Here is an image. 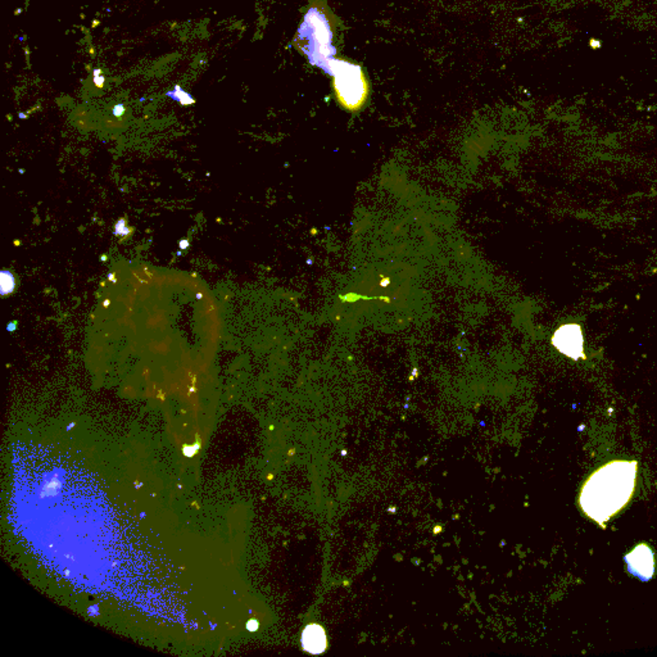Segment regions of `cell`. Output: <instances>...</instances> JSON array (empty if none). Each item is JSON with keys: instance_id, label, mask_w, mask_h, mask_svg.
I'll use <instances>...</instances> for the list:
<instances>
[{"instance_id": "6da1fadb", "label": "cell", "mask_w": 657, "mask_h": 657, "mask_svg": "<svg viewBox=\"0 0 657 657\" xmlns=\"http://www.w3.org/2000/svg\"><path fill=\"white\" fill-rule=\"evenodd\" d=\"M637 470V461L624 459L611 461L596 470L580 492L579 504L583 513L604 526L629 504L636 488Z\"/></svg>"}, {"instance_id": "5b68a950", "label": "cell", "mask_w": 657, "mask_h": 657, "mask_svg": "<svg viewBox=\"0 0 657 657\" xmlns=\"http://www.w3.org/2000/svg\"><path fill=\"white\" fill-rule=\"evenodd\" d=\"M627 570L630 575L638 578L640 582H649L655 574V556L646 543H640L625 555Z\"/></svg>"}, {"instance_id": "52a82bcc", "label": "cell", "mask_w": 657, "mask_h": 657, "mask_svg": "<svg viewBox=\"0 0 657 657\" xmlns=\"http://www.w3.org/2000/svg\"><path fill=\"white\" fill-rule=\"evenodd\" d=\"M166 95H167L170 99L180 103L181 106H191V104L196 103V99L190 95L189 93L184 91L179 85H176L173 91H167Z\"/></svg>"}, {"instance_id": "277c9868", "label": "cell", "mask_w": 657, "mask_h": 657, "mask_svg": "<svg viewBox=\"0 0 657 657\" xmlns=\"http://www.w3.org/2000/svg\"><path fill=\"white\" fill-rule=\"evenodd\" d=\"M553 345L558 351L573 360L584 359V339L580 327L575 324L561 326L552 338Z\"/></svg>"}, {"instance_id": "9c48e42d", "label": "cell", "mask_w": 657, "mask_h": 657, "mask_svg": "<svg viewBox=\"0 0 657 657\" xmlns=\"http://www.w3.org/2000/svg\"><path fill=\"white\" fill-rule=\"evenodd\" d=\"M104 82H106V80H104V76H103V75H100V76H94V84H95V86H97V88H103Z\"/></svg>"}, {"instance_id": "8992f818", "label": "cell", "mask_w": 657, "mask_h": 657, "mask_svg": "<svg viewBox=\"0 0 657 657\" xmlns=\"http://www.w3.org/2000/svg\"><path fill=\"white\" fill-rule=\"evenodd\" d=\"M326 634L323 627L317 624H310L302 633V646L307 652L311 654H323L326 649Z\"/></svg>"}, {"instance_id": "7a4b0ae2", "label": "cell", "mask_w": 657, "mask_h": 657, "mask_svg": "<svg viewBox=\"0 0 657 657\" xmlns=\"http://www.w3.org/2000/svg\"><path fill=\"white\" fill-rule=\"evenodd\" d=\"M334 35L335 17L333 13L326 1L315 0L303 16L293 46L306 55L310 64L330 75L332 64L336 59Z\"/></svg>"}, {"instance_id": "30bf717a", "label": "cell", "mask_w": 657, "mask_h": 657, "mask_svg": "<svg viewBox=\"0 0 657 657\" xmlns=\"http://www.w3.org/2000/svg\"><path fill=\"white\" fill-rule=\"evenodd\" d=\"M124 112H125V107H124V104H117V106L113 108V113H115V116H121Z\"/></svg>"}, {"instance_id": "3957f363", "label": "cell", "mask_w": 657, "mask_h": 657, "mask_svg": "<svg viewBox=\"0 0 657 657\" xmlns=\"http://www.w3.org/2000/svg\"><path fill=\"white\" fill-rule=\"evenodd\" d=\"M338 103L350 112L360 111L369 97V82L360 64L336 58L330 67Z\"/></svg>"}, {"instance_id": "7c38bea8", "label": "cell", "mask_w": 657, "mask_h": 657, "mask_svg": "<svg viewBox=\"0 0 657 657\" xmlns=\"http://www.w3.org/2000/svg\"><path fill=\"white\" fill-rule=\"evenodd\" d=\"M184 247H188V243H181V248H184Z\"/></svg>"}, {"instance_id": "ba28073f", "label": "cell", "mask_w": 657, "mask_h": 657, "mask_svg": "<svg viewBox=\"0 0 657 657\" xmlns=\"http://www.w3.org/2000/svg\"><path fill=\"white\" fill-rule=\"evenodd\" d=\"M0 281H1L0 283V290H1L3 296L10 294L15 290L16 281H15V276L10 274V271H3L0 274Z\"/></svg>"}, {"instance_id": "8fae6325", "label": "cell", "mask_w": 657, "mask_h": 657, "mask_svg": "<svg viewBox=\"0 0 657 657\" xmlns=\"http://www.w3.org/2000/svg\"><path fill=\"white\" fill-rule=\"evenodd\" d=\"M100 75H102V70H99V68L94 70V76H100Z\"/></svg>"}]
</instances>
